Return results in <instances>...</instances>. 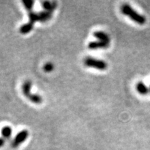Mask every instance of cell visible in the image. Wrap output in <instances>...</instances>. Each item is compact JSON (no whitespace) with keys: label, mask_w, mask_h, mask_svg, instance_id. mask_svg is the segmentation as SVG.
Returning a JSON list of instances; mask_svg holds the SVG:
<instances>
[{"label":"cell","mask_w":150,"mask_h":150,"mask_svg":"<svg viewBox=\"0 0 150 150\" xmlns=\"http://www.w3.org/2000/svg\"><path fill=\"white\" fill-rule=\"evenodd\" d=\"M120 11L122 13L125 15V16L129 17L131 20H133V21L137 24L142 25V24H145L146 22L145 17L141 14L138 13V12H136L129 4H125L122 5L120 7Z\"/></svg>","instance_id":"obj_1"},{"label":"cell","mask_w":150,"mask_h":150,"mask_svg":"<svg viewBox=\"0 0 150 150\" xmlns=\"http://www.w3.org/2000/svg\"><path fill=\"white\" fill-rule=\"evenodd\" d=\"M52 17V13L46 11H42L36 13L34 11H31L29 13V22L35 24L36 22H45L50 20Z\"/></svg>","instance_id":"obj_2"},{"label":"cell","mask_w":150,"mask_h":150,"mask_svg":"<svg viewBox=\"0 0 150 150\" xmlns=\"http://www.w3.org/2000/svg\"><path fill=\"white\" fill-rule=\"evenodd\" d=\"M84 64L86 67L95 68L99 70H105L107 69L108 64L103 60L97 59L95 58L88 56L84 59Z\"/></svg>","instance_id":"obj_3"},{"label":"cell","mask_w":150,"mask_h":150,"mask_svg":"<svg viewBox=\"0 0 150 150\" xmlns=\"http://www.w3.org/2000/svg\"><path fill=\"white\" fill-rule=\"evenodd\" d=\"M28 137H29V131L25 130V129L20 131L18 134H17L13 140L12 147L14 148L18 147L20 144H22V142H24L27 139Z\"/></svg>","instance_id":"obj_4"},{"label":"cell","mask_w":150,"mask_h":150,"mask_svg":"<svg viewBox=\"0 0 150 150\" xmlns=\"http://www.w3.org/2000/svg\"><path fill=\"white\" fill-rule=\"evenodd\" d=\"M109 46V43L102 42V41H92V42H89L88 44V48L90 50H97V49H104L107 48Z\"/></svg>","instance_id":"obj_5"},{"label":"cell","mask_w":150,"mask_h":150,"mask_svg":"<svg viewBox=\"0 0 150 150\" xmlns=\"http://www.w3.org/2000/svg\"><path fill=\"white\" fill-rule=\"evenodd\" d=\"M31 86H32V83H31V81L27 80L24 82V83L22 84V91L23 95L26 97H27L28 99L29 98V97L31 95Z\"/></svg>","instance_id":"obj_6"},{"label":"cell","mask_w":150,"mask_h":150,"mask_svg":"<svg viewBox=\"0 0 150 150\" xmlns=\"http://www.w3.org/2000/svg\"><path fill=\"white\" fill-rule=\"evenodd\" d=\"M93 36L98 39V40L102 42H107L110 44V37L107 33L102 31H97L93 33Z\"/></svg>","instance_id":"obj_7"},{"label":"cell","mask_w":150,"mask_h":150,"mask_svg":"<svg viewBox=\"0 0 150 150\" xmlns=\"http://www.w3.org/2000/svg\"><path fill=\"white\" fill-rule=\"evenodd\" d=\"M33 27H34V24L31 23V22H27V23L24 24L20 27V33L23 35L28 34V33H29L31 31H32Z\"/></svg>","instance_id":"obj_8"},{"label":"cell","mask_w":150,"mask_h":150,"mask_svg":"<svg viewBox=\"0 0 150 150\" xmlns=\"http://www.w3.org/2000/svg\"><path fill=\"white\" fill-rule=\"evenodd\" d=\"M42 6L44 11H49V12L53 13V11L55 10L57 7V4L56 2H51L49 1H45L42 2Z\"/></svg>","instance_id":"obj_9"},{"label":"cell","mask_w":150,"mask_h":150,"mask_svg":"<svg viewBox=\"0 0 150 150\" xmlns=\"http://www.w3.org/2000/svg\"><path fill=\"white\" fill-rule=\"evenodd\" d=\"M136 90L137 91L142 95H147V94L149 92V88H148L147 86L142 81L138 82V83H137Z\"/></svg>","instance_id":"obj_10"},{"label":"cell","mask_w":150,"mask_h":150,"mask_svg":"<svg viewBox=\"0 0 150 150\" xmlns=\"http://www.w3.org/2000/svg\"><path fill=\"white\" fill-rule=\"evenodd\" d=\"M1 135H2V138H9L11 136L13 133L12 128L10 126H4L1 129Z\"/></svg>","instance_id":"obj_11"},{"label":"cell","mask_w":150,"mask_h":150,"mask_svg":"<svg viewBox=\"0 0 150 150\" xmlns=\"http://www.w3.org/2000/svg\"><path fill=\"white\" fill-rule=\"evenodd\" d=\"M29 99L31 102L35 104H40L42 102V97L40 95H38V94H31Z\"/></svg>","instance_id":"obj_12"},{"label":"cell","mask_w":150,"mask_h":150,"mask_svg":"<svg viewBox=\"0 0 150 150\" xmlns=\"http://www.w3.org/2000/svg\"><path fill=\"white\" fill-rule=\"evenodd\" d=\"M22 3L25 7V8L29 12L33 11V8L34 7L35 1L33 0H23Z\"/></svg>","instance_id":"obj_13"},{"label":"cell","mask_w":150,"mask_h":150,"mask_svg":"<svg viewBox=\"0 0 150 150\" xmlns=\"http://www.w3.org/2000/svg\"><path fill=\"white\" fill-rule=\"evenodd\" d=\"M54 64L52 63H50V62L45 63V64L44 65V66H43V70L45 71L46 72H52V71L54 70Z\"/></svg>","instance_id":"obj_14"},{"label":"cell","mask_w":150,"mask_h":150,"mask_svg":"<svg viewBox=\"0 0 150 150\" xmlns=\"http://www.w3.org/2000/svg\"><path fill=\"white\" fill-rule=\"evenodd\" d=\"M5 144V140L4 138H0V147H3Z\"/></svg>","instance_id":"obj_15"},{"label":"cell","mask_w":150,"mask_h":150,"mask_svg":"<svg viewBox=\"0 0 150 150\" xmlns=\"http://www.w3.org/2000/svg\"><path fill=\"white\" fill-rule=\"evenodd\" d=\"M149 92H150V86H149Z\"/></svg>","instance_id":"obj_16"}]
</instances>
